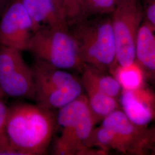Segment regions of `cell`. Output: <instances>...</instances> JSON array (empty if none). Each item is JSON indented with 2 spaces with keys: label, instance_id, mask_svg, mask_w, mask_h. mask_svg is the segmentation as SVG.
I'll list each match as a JSON object with an SVG mask.
<instances>
[{
  "label": "cell",
  "instance_id": "1",
  "mask_svg": "<svg viewBox=\"0 0 155 155\" xmlns=\"http://www.w3.org/2000/svg\"><path fill=\"white\" fill-rule=\"evenodd\" d=\"M56 128V114L52 110L27 103L9 107L6 133L20 155L46 154Z\"/></svg>",
  "mask_w": 155,
  "mask_h": 155
},
{
  "label": "cell",
  "instance_id": "2",
  "mask_svg": "<svg viewBox=\"0 0 155 155\" xmlns=\"http://www.w3.org/2000/svg\"><path fill=\"white\" fill-rule=\"evenodd\" d=\"M84 64L111 71L117 66L116 50L110 15L83 18L68 25Z\"/></svg>",
  "mask_w": 155,
  "mask_h": 155
},
{
  "label": "cell",
  "instance_id": "3",
  "mask_svg": "<svg viewBox=\"0 0 155 155\" xmlns=\"http://www.w3.org/2000/svg\"><path fill=\"white\" fill-rule=\"evenodd\" d=\"M36 104L59 109L83 94L81 78L68 71L36 59L32 66Z\"/></svg>",
  "mask_w": 155,
  "mask_h": 155
},
{
  "label": "cell",
  "instance_id": "4",
  "mask_svg": "<svg viewBox=\"0 0 155 155\" xmlns=\"http://www.w3.org/2000/svg\"><path fill=\"white\" fill-rule=\"evenodd\" d=\"M57 127L60 135L55 141L54 155H82L85 144L96 124L89 107L87 98L82 94L58 109Z\"/></svg>",
  "mask_w": 155,
  "mask_h": 155
},
{
  "label": "cell",
  "instance_id": "5",
  "mask_svg": "<svg viewBox=\"0 0 155 155\" xmlns=\"http://www.w3.org/2000/svg\"><path fill=\"white\" fill-rule=\"evenodd\" d=\"M27 51L56 67L79 73L82 71L84 63L68 27L39 29L33 33Z\"/></svg>",
  "mask_w": 155,
  "mask_h": 155
},
{
  "label": "cell",
  "instance_id": "6",
  "mask_svg": "<svg viewBox=\"0 0 155 155\" xmlns=\"http://www.w3.org/2000/svg\"><path fill=\"white\" fill-rule=\"evenodd\" d=\"M144 16L140 0L118 1L111 14L117 66H127L135 61L136 39Z\"/></svg>",
  "mask_w": 155,
  "mask_h": 155
},
{
  "label": "cell",
  "instance_id": "7",
  "mask_svg": "<svg viewBox=\"0 0 155 155\" xmlns=\"http://www.w3.org/2000/svg\"><path fill=\"white\" fill-rule=\"evenodd\" d=\"M0 94L5 98L35 99L33 71L22 51L0 45Z\"/></svg>",
  "mask_w": 155,
  "mask_h": 155
},
{
  "label": "cell",
  "instance_id": "8",
  "mask_svg": "<svg viewBox=\"0 0 155 155\" xmlns=\"http://www.w3.org/2000/svg\"><path fill=\"white\" fill-rule=\"evenodd\" d=\"M34 33L33 23L21 0H13L1 16L0 45L27 51Z\"/></svg>",
  "mask_w": 155,
  "mask_h": 155
},
{
  "label": "cell",
  "instance_id": "9",
  "mask_svg": "<svg viewBox=\"0 0 155 155\" xmlns=\"http://www.w3.org/2000/svg\"><path fill=\"white\" fill-rule=\"evenodd\" d=\"M120 103L123 111L134 124L146 127L155 117V98L143 86L134 90L122 89Z\"/></svg>",
  "mask_w": 155,
  "mask_h": 155
},
{
  "label": "cell",
  "instance_id": "10",
  "mask_svg": "<svg viewBox=\"0 0 155 155\" xmlns=\"http://www.w3.org/2000/svg\"><path fill=\"white\" fill-rule=\"evenodd\" d=\"M101 125L117 134L127 145L129 153H145L148 129L134 124L124 111H113L102 121Z\"/></svg>",
  "mask_w": 155,
  "mask_h": 155
},
{
  "label": "cell",
  "instance_id": "11",
  "mask_svg": "<svg viewBox=\"0 0 155 155\" xmlns=\"http://www.w3.org/2000/svg\"><path fill=\"white\" fill-rule=\"evenodd\" d=\"M135 61L144 75L155 79V27L146 20L142 22L138 31Z\"/></svg>",
  "mask_w": 155,
  "mask_h": 155
},
{
  "label": "cell",
  "instance_id": "12",
  "mask_svg": "<svg viewBox=\"0 0 155 155\" xmlns=\"http://www.w3.org/2000/svg\"><path fill=\"white\" fill-rule=\"evenodd\" d=\"M32 23L35 32L47 27H68L55 7L48 0H21Z\"/></svg>",
  "mask_w": 155,
  "mask_h": 155
},
{
  "label": "cell",
  "instance_id": "13",
  "mask_svg": "<svg viewBox=\"0 0 155 155\" xmlns=\"http://www.w3.org/2000/svg\"><path fill=\"white\" fill-rule=\"evenodd\" d=\"M105 72L95 67L84 64L81 73L82 85L93 87L117 99L121 93L122 87L116 78Z\"/></svg>",
  "mask_w": 155,
  "mask_h": 155
},
{
  "label": "cell",
  "instance_id": "14",
  "mask_svg": "<svg viewBox=\"0 0 155 155\" xmlns=\"http://www.w3.org/2000/svg\"><path fill=\"white\" fill-rule=\"evenodd\" d=\"M94 147L107 152L109 150H114L122 153H129L127 145L121 138L113 130L102 125L93 129L85 144L86 150Z\"/></svg>",
  "mask_w": 155,
  "mask_h": 155
},
{
  "label": "cell",
  "instance_id": "15",
  "mask_svg": "<svg viewBox=\"0 0 155 155\" xmlns=\"http://www.w3.org/2000/svg\"><path fill=\"white\" fill-rule=\"evenodd\" d=\"M86 92L89 107L95 124L102 121L113 111L118 109L116 98L104 94L99 90L87 85H83Z\"/></svg>",
  "mask_w": 155,
  "mask_h": 155
},
{
  "label": "cell",
  "instance_id": "16",
  "mask_svg": "<svg viewBox=\"0 0 155 155\" xmlns=\"http://www.w3.org/2000/svg\"><path fill=\"white\" fill-rule=\"evenodd\" d=\"M111 73L123 89L134 90L143 86L144 73L136 61L127 66H116Z\"/></svg>",
  "mask_w": 155,
  "mask_h": 155
},
{
  "label": "cell",
  "instance_id": "17",
  "mask_svg": "<svg viewBox=\"0 0 155 155\" xmlns=\"http://www.w3.org/2000/svg\"><path fill=\"white\" fill-rule=\"evenodd\" d=\"M89 16L110 15L116 6V0H82Z\"/></svg>",
  "mask_w": 155,
  "mask_h": 155
},
{
  "label": "cell",
  "instance_id": "18",
  "mask_svg": "<svg viewBox=\"0 0 155 155\" xmlns=\"http://www.w3.org/2000/svg\"><path fill=\"white\" fill-rule=\"evenodd\" d=\"M70 13L68 25L83 18L89 17L83 5L82 0H67Z\"/></svg>",
  "mask_w": 155,
  "mask_h": 155
},
{
  "label": "cell",
  "instance_id": "19",
  "mask_svg": "<svg viewBox=\"0 0 155 155\" xmlns=\"http://www.w3.org/2000/svg\"><path fill=\"white\" fill-rule=\"evenodd\" d=\"M4 98L0 94V141L8 139L6 133V124L9 107L6 104Z\"/></svg>",
  "mask_w": 155,
  "mask_h": 155
},
{
  "label": "cell",
  "instance_id": "20",
  "mask_svg": "<svg viewBox=\"0 0 155 155\" xmlns=\"http://www.w3.org/2000/svg\"><path fill=\"white\" fill-rule=\"evenodd\" d=\"M55 7L56 10L60 13L61 16L66 21L68 25L70 19V8L67 0H48Z\"/></svg>",
  "mask_w": 155,
  "mask_h": 155
},
{
  "label": "cell",
  "instance_id": "21",
  "mask_svg": "<svg viewBox=\"0 0 155 155\" xmlns=\"http://www.w3.org/2000/svg\"><path fill=\"white\" fill-rule=\"evenodd\" d=\"M146 20L155 27V0H150L144 10Z\"/></svg>",
  "mask_w": 155,
  "mask_h": 155
},
{
  "label": "cell",
  "instance_id": "22",
  "mask_svg": "<svg viewBox=\"0 0 155 155\" xmlns=\"http://www.w3.org/2000/svg\"><path fill=\"white\" fill-rule=\"evenodd\" d=\"M147 152H149L155 155V128L148 130L147 143Z\"/></svg>",
  "mask_w": 155,
  "mask_h": 155
},
{
  "label": "cell",
  "instance_id": "23",
  "mask_svg": "<svg viewBox=\"0 0 155 155\" xmlns=\"http://www.w3.org/2000/svg\"><path fill=\"white\" fill-rule=\"evenodd\" d=\"M7 0H0V15L4 11L6 8Z\"/></svg>",
  "mask_w": 155,
  "mask_h": 155
},
{
  "label": "cell",
  "instance_id": "24",
  "mask_svg": "<svg viewBox=\"0 0 155 155\" xmlns=\"http://www.w3.org/2000/svg\"><path fill=\"white\" fill-rule=\"evenodd\" d=\"M117 1V2H118V0H116Z\"/></svg>",
  "mask_w": 155,
  "mask_h": 155
}]
</instances>
